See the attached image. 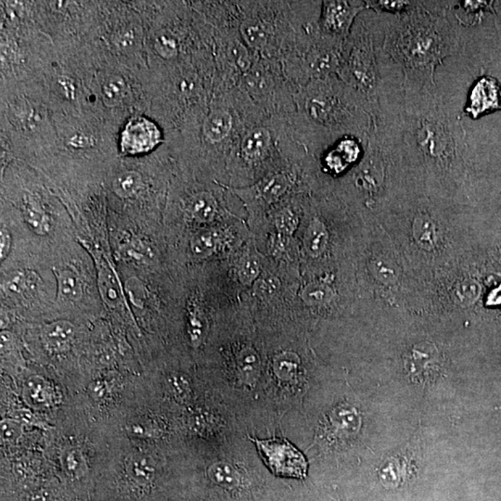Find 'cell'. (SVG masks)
Listing matches in <instances>:
<instances>
[{
    "label": "cell",
    "mask_w": 501,
    "mask_h": 501,
    "mask_svg": "<svg viewBox=\"0 0 501 501\" xmlns=\"http://www.w3.org/2000/svg\"><path fill=\"white\" fill-rule=\"evenodd\" d=\"M366 10L365 1L327 0L321 1L318 30L323 35L345 41L361 13Z\"/></svg>",
    "instance_id": "12"
},
{
    "label": "cell",
    "mask_w": 501,
    "mask_h": 501,
    "mask_svg": "<svg viewBox=\"0 0 501 501\" xmlns=\"http://www.w3.org/2000/svg\"><path fill=\"white\" fill-rule=\"evenodd\" d=\"M310 156L295 139L288 120L266 117L245 128L226 170L237 180H250L302 163Z\"/></svg>",
    "instance_id": "6"
},
{
    "label": "cell",
    "mask_w": 501,
    "mask_h": 501,
    "mask_svg": "<svg viewBox=\"0 0 501 501\" xmlns=\"http://www.w3.org/2000/svg\"><path fill=\"white\" fill-rule=\"evenodd\" d=\"M481 286L474 279L461 281L457 287V296L461 303L465 305L474 304L481 295Z\"/></svg>",
    "instance_id": "35"
},
{
    "label": "cell",
    "mask_w": 501,
    "mask_h": 501,
    "mask_svg": "<svg viewBox=\"0 0 501 501\" xmlns=\"http://www.w3.org/2000/svg\"><path fill=\"white\" fill-rule=\"evenodd\" d=\"M154 47L157 54L165 60L175 59L180 51L178 38L170 32L161 34L155 40Z\"/></svg>",
    "instance_id": "31"
},
{
    "label": "cell",
    "mask_w": 501,
    "mask_h": 501,
    "mask_svg": "<svg viewBox=\"0 0 501 501\" xmlns=\"http://www.w3.org/2000/svg\"><path fill=\"white\" fill-rule=\"evenodd\" d=\"M173 388L176 397L185 399L189 395V388L188 382L181 376H175L173 378Z\"/></svg>",
    "instance_id": "43"
},
{
    "label": "cell",
    "mask_w": 501,
    "mask_h": 501,
    "mask_svg": "<svg viewBox=\"0 0 501 501\" xmlns=\"http://www.w3.org/2000/svg\"><path fill=\"white\" fill-rule=\"evenodd\" d=\"M29 395L33 399L34 402L43 403L46 401V389H45L44 384L42 382H32V384L29 386Z\"/></svg>",
    "instance_id": "42"
},
{
    "label": "cell",
    "mask_w": 501,
    "mask_h": 501,
    "mask_svg": "<svg viewBox=\"0 0 501 501\" xmlns=\"http://www.w3.org/2000/svg\"><path fill=\"white\" fill-rule=\"evenodd\" d=\"M259 360L254 350L247 348L240 353L238 366L245 378L249 379L250 381L255 379L259 371Z\"/></svg>",
    "instance_id": "33"
},
{
    "label": "cell",
    "mask_w": 501,
    "mask_h": 501,
    "mask_svg": "<svg viewBox=\"0 0 501 501\" xmlns=\"http://www.w3.org/2000/svg\"><path fill=\"white\" fill-rule=\"evenodd\" d=\"M296 110L289 117L292 134L310 156L345 136L368 139L373 120L362 99L338 75L315 79L298 89Z\"/></svg>",
    "instance_id": "2"
},
{
    "label": "cell",
    "mask_w": 501,
    "mask_h": 501,
    "mask_svg": "<svg viewBox=\"0 0 501 501\" xmlns=\"http://www.w3.org/2000/svg\"><path fill=\"white\" fill-rule=\"evenodd\" d=\"M208 476L215 484L226 489H233L240 482L239 474L228 463L213 464L208 471Z\"/></svg>",
    "instance_id": "27"
},
{
    "label": "cell",
    "mask_w": 501,
    "mask_h": 501,
    "mask_svg": "<svg viewBox=\"0 0 501 501\" xmlns=\"http://www.w3.org/2000/svg\"><path fill=\"white\" fill-rule=\"evenodd\" d=\"M368 139L356 136H345L324 150L316 161L323 170L331 174H340L357 165L363 157Z\"/></svg>",
    "instance_id": "13"
},
{
    "label": "cell",
    "mask_w": 501,
    "mask_h": 501,
    "mask_svg": "<svg viewBox=\"0 0 501 501\" xmlns=\"http://www.w3.org/2000/svg\"><path fill=\"white\" fill-rule=\"evenodd\" d=\"M187 208L194 220L202 223L212 222L220 211L218 198L209 191H200L191 195Z\"/></svg>",
    "instance_id": "16"
},
{
    "label": "cell",
    "mask_w": 501,
    "mask_h": 501,
    "mask_svg": "<svg viewBox=\"0 0 501 501\" xmlns=\"http://www.w3.org/2000/svg\"><path fill=\"white\" fill-rule=\"evenodd\" d=\"M260 272L259 262L257 258L246 255L242 257L238 266V275L244 284L253 283L258 278Z\"/></svg>",
    "instance_id": "36"
},
{
    "label": "cell",
    "mask_w": 501,
    "mask_h": 501,
    "mask_svg": "<svg viewBox=\"0 0 501 501\" xmlns=\"http://www.w3.org/2000/svg\"><path fill=\"white\" fill-rule=\"evenodd\" d=\"M189 334L192 341L199 342L204 336L205 324L199 308H192L189 313Z\"/></svg>",
    "instance_id": "39"
},
{
    "label": "cell",
    "mask_w": 501,
    "mask_h": 501,
    "mask_svg": "<svg viewBox=\"0 0 501 501\" xmlns=\"http://www.w3.org/2000/svg\"><path fill=\"white\" fill-rule=\"evenodd\" d=\"M58 286V296L63 302H76L82 295L80 279L69 268H55Z\"/></svg>",
    "instance_id": "19"
},
{
    "label": "cell",
    "mask_w": 501,
    "mask_h": 501,
    "mask_svg": "<svg viewBox=\"0 0 501 501\" xmlns=\"http://www.w3.org/2000/svg\"><path fill=\"white\" fill-rule=\"evenodd\" d=\"M436 221L426 213H420L413 221V235L417 244L423 249L431 250L439 242Z\"/></svg>",
    "instance_id": "18"
},
{
    "label": "cell",
    "mask_w": 501,
    "mask_h": 501,
    "mask_svg": "<svg viewBox=\"0 0 501 501\" xmlns=\"http://www.w3.org/2000/svg\"><path fill=\"white\" fill-rule=\"evenodd\" d=\"M298 364H299V360L296 356L286 353L276 358L274 368L279 376H281V378L288 379L296 373Z\"/></svg>",
    "instance_id": "37"
},
{
    "label": "cell",
    "mask_w": 501,
    "mask_h": 501,
    "mask_svg": "<svg viewBox=\"0 0 501 501\" xmlns=\"http://www.w3.org/2000/svg\"><path fill=\"white\" fill-rule=\"evenodd\" d=\"M451 10V1H418L403 14L380 15L382 51L402 75L403 104L439 96L436 68L461 49Z\"/></svg>",
    "instance_id": "1"
},
{
    "label": "cell",
    "mask_w": 501,
    "mask_h": 501,
    "mask_svg": "<svg viewBox=\"0 0 501 501\" xmlns=\"http://www.w3.org/2000/svg\"><path fill=\"white\" fill-rule=\"evenodd\" d=\"M71 143H72L73 146L75 147H85L86 146V145L89 144V141L88 139L86 138V137L76 136L73 137L72 141H71Z\"/></svg>",
    "instance_id": "46"
},
{
    "label": "cell",
    "mask_w": 501,
    "mask_h": 501,
    "mask_svg": "<svg viewBox=\"0 0 501 501\" xmlns=\"http://www.w3.org/2000/svg\"><path fill=\"white\" fill-rule=\"evenodd\" d=\"M257 287L258 294L265 297H270L278 292L279 282L276 277L266 274L258 279Z\"/></svg>",
    "instance_id": "40"
},
{
    "label": "cell",
    "mask_w": 501,
    "mask_h": 501,
    "mask_svg": "<svg viewBox=\"0 0 501 501\" xmlns=\"http://www.w3.org/2000/svg\"><path fill=\"white\" fill-rule=\"evenodd\" d=\"M126 84L119 76H110L105 81L102 94L104 102L110 106L120 104L126 95Z\"/></svg>",
    "instance_id": "30"
},
{
    "label": "cell",
    "mask_w": 501,
    "mask_h": 501,
    "mask_svg": "<svg viewBox=\"0 0 501 501\" xmlns=\"http://www.w3.org/2000/svg\"><path fill=\"white\" fill-rule=\"evenodd\" d=\"M400 160L423 166L447 178L463 170L468 150L460 115L451 112L442 97L403 104L391 121Z\"/></svg>",
    "instance_id": "3"
},
{
    "label": "cell",
    "mask_w": 501,
    "mask_h": 501,
    "mask_svg": "<svg viewBox=\"0 0 501 501\" xmlns=\"http://www.w3.org/2000/svg\"><path fill=\"white\" fill-rule=\"evenodd\" d=\"M458 8L464 12L463 17L458 19L461 23L476 25L481 21L485 12L494 14V1H456Z\"/></svg>",
    "instance_id": "25"
},
{
    "label": "cell",
    "mask_w": 501,
    "mask_h": 501,
    "mask_svg": "<svg viewBox=\"0 0 501 501\" xmlns=\"http://www.w3.org/2000/svg\"><path fill=\"white\" fill-rule=\"evenodd\" d=\"M328 232L323 221L314 218L305 233V247L311 257H316L323 255L328 244Z\"/></svg>",
    "instance_id": "21"
},
{
    "label": "cell",
    "mask_w": 501,
    "mask_h": 501,
    "mask_svg": "<svg viewBox=\"0 0 501 501\" xmlns=\"http://www.w3.org/2000/svg\"><path fill=\"white\" fill-rule=\"evenodd\" d=\"M62 463L70 476L79 477L85 473V461L78 450L67 451L63 456Z\"/></svg>",
    "instance_id": "38"
},
{
    "label": "cell",
    "mask_w": 501,
    "mask_h": 501,
    "mask_svg": "<svg viewBox=\"0 0 501 501\" xmlns=\"http://www.w3.org/2000/svg\"><path fill=\"white\" fill-rule=\"evenodd\" d=\"M501 110V86L493 76L477 78L469 92L464 113L473 119Z\"/></svg>",
    "instance_id": "14"
},
{
    "label": "cell",
    "mask_w": 501,
    "mask_h": 501,
    "mask_svg": "<svg viewBox=\"0 0 501 501\" xmlns=\"http://www.w3.org/2000/svg\"><path fill=\"white\" fill-rule=\"evenodd\" d=\"M373 274L382 283L392 284L397 279V271L390 261L384 258L374 260L371 265Z\"/></svg>",
    "instance_id": "34"
},
{
    "label": "cell",
    "mask_w": 501,
    "mask_h": 501,
    "mask_svg": "<svg viewBox=\"0 0 501 501\" xmlns=\"http://www.w3.org/2000/svg\"><path fill=\"white\" fill-rule=\"evenodd\" d=\"M321 6V1H242L240 36L258 56L282 65Z\"/></svg>",
    "instance_id": "5"
},
{
    "label": "cell",
    "mask_w": 501,
    "mask_h": 501,
    "mask_svg": "<svg viewBox=\"0 0 501 501\" xmlns=\"http://www.w3.org/2000/svg\"><path fill=\"white\" fill-rule=\"evenodd\" d=\"M220 244V234L215 231H202L192 239L191 248L195 257L207 258L218 250Z\"/></svg>",
    "instance_id": "24"
},
{
    "label": "cell",
    "mask_w": 501,
    "mask_h": 501,
    "mask_svg": "<svg viewBox=\"0 0 501 501\" xmlns=\"http://www.w3.org/2000/svg\"><path fill=\"white\" fill-rule=\"evenodd\" d=\"M23 218L34 231L38 235H47L51 229L49 216L38 202L32 198L25 200L23 205Z\"/></svg>",
    "instance_id": "20"
},
{
    "label": "cell",
    "mask_w": 501,
    "mask_h": 501,
    "mask_svg": "<svg viewBox=\"0 0 501 501\" xmlns=\"http://www.w3.org/2000/svg\"><path fill=\"white\" fill-rule=\"evenodd\" d=\"M305 161L284 166L275 172L268 174L248 188H231L228 186L226 188L231 189L234 194L236 192L250 205L277 204L289 196L300 185V170H302Z\"/></svg>",
    "instance_id": "10"
},
{
    "label": "cell",
    "mask_w": 501,
    "mask_h": 501,
    "mask_svg": "<svg viewBox=\"0 0 501 501\" xmlns=\"http://www.w3.org/2000/svg\"><path fill=\"white\" fill-rule=\"evenodd\" d=\"M345 41L323 35L318 23L301 32L296 45L283 62L287 78L297 89L315 79L337 75Z\"/></svg>",
    "instance_id": "7"
},
{
    "label": "cell",
    "mask_w": 501,
    "mask_h": 501,
    "mask_svg": "<svg viewBox=\"0 0 501 501\" xmlns=\"http://www.w3.org/2000/svg\"><path fill=\"white\" fill-rule=\"evenodd\" d=\"M496 27L501 38V1H494V14Z\"/></svg>",
    "instance_id": "45"
},
{
    "label": "cell",
    "mask_w": 501,
    "mask_h": 501,
    "mask_svg": "<svg viewBox=\"0 0 501 501\" xmlns=\"http://www.w3.org/2000/svg\"><path fill=\"white\" fill-rule=\"evenodd\" d=\"M334 297V292L329 286L323 283H311L302 294L303 300L308 305H324Z\"/></svg>",
    "instance_id": "32"
},
{
    "label": "cell",
    "mask_w": 501,
    "mask_h": 501,
    "mask_svg": "<svg viewBox=\"0 0 501 501\" xmlns=\"http://www.w3.org/2000/svg\"><path fill=\"white\" fill-rule=\"evenodd\" d=\"M240 86L268 117L288 119L296 110L298 89L287 78L281 62L258 58Z\"/></svg>",
    "instance_id": "8"
},
{
    "label": "cell",
    "mask_w": 501,
    "mask_h": 501,
    "mask_svg": "<svg viewBox=\"0 0 501 501\" xmlns=\"http://www.w3.org/2000/svg\"><path fill=\"white\" fill-rule=\"evenodd\" d=\"M258 58L242 41L239 31L213 30V97L239 88Z\"/></svg>",
    "instance_id": "9"
},
{
    "label": "cell",
    "mask_w": 501,
    "mask_h": 501,
    "mask_svg": "<svg viewBox=\"0 0 501 501\" xmlns=\"http://www.w3.org/2000/svg\"><path fill=\"white\" fill-rule=\"evenodd\" d=\"M162 142V133L152 121L136 117L129 121L122 134V150L125 154H139L150 152Z\"/></svg>",
    "instance_id": "15"
},
{
    "label": "cell",
    "mask_w": 501,
    "mask_h": 501,
    "mask_svg": "<svg viewBox=\"0 0 501 501\" xmlns=\"http://www.w3.org/2000/svg\"><path fill=\"white\" fill-rule=\"evenodd\" d=\"M22 434V426L17 421L4 420L1 423V437L4 441L14 442Z\"/></svg>",
    "instance_id": "41"
},
{
    "label": "cell",
    "mask_w": 501,
    "mask_h": 501,
    "mask_svg": "<svg viewBox=\"0 0 501 501\" xmlns=\"http://www.w3.org/2000/svg\"><path fill=\"white\" fill-rule=\"evenodd\" d=\"M12 246V236L6 229L2 228L0 232V257L3 260L9 255Z\"/></svg>",
    "instance_id": "44"
},
{
    "label": "cell",
    "mask_w": 501,
    "mask_h": 501,
    "mask_svg": "<svg viewBox=\"0 0 501 501\" xmlns=\"http://www.w3.org/2000/svg\"><path fill=\"white\" fill-rule=\"evenodd\" d=\"M38 281V275L34 271H15L5 281V291L13 296H26L35 291Z\"/></svg>",
    "instance_id": "22"
},
{
    "label": "cell",
    "mask_w": 501,
    "mask_h": 501,
    "mask_svg": "<svg viewBox=\"0 0 501 501\" xmlns=\"http://www.w3.org/2000/svg\"><path fill=\"white\" fill-rule=\"evenodd\" d=\"M141 176L135 171L121 174L113 182V191L118 196L130 198L139 194L142 188Z\"/></svg>",
    "instance_id": "26"
},
{
    "label": "cell",
    "mask_w": 501,
    "mask_h": 501,
    "mask_svg": "<svg viewBox=\"0 0 501 501\" xmlns=\"http://www.w3.org/2000/svg\"><path fill=\"white\" fill-rule=\"evenodd\" d=\"M366 10H373L376 14L400 15L410 12L416 6L418 1H387V0H376V1H365Z\"/></svg>",
    "instance_id": "28"
},
{
    "label": "cell",
    "mask_w": 501,
    "mask_h": 501,
    "mask_svg": "<svg viewBox=\"0 0 501 501\" xmlns=\"http://www.w3.org/2000/svg\"><path fill=\"white\" fill-rule=\"evenodd\" d=\"M128 471L131 478L139 484H147L152 479L154 468L146 456L136 455L130 458Z\"/></svg>",
    "instance_id": "29"
},
{
    "label": "cell",
    "mask_w": 501,
    "mask_h": 501,
    "mask_svg": "<svg viewBox=\"0 0 501 501\" xmlns=\"http://www.w3.org/2000/svg\"><path fill=\"white\" fill-rule=\"evenodd\" d=\"M266 466L276 476L302 479L307 476L305 456L286 439H253Z\"/></svg>",
    "instance_id": "11"
},
{
    "label": "cell",
    "mask_w": 501,
    "mask_h": 501,
    "mask_svg": "<svg viewBox=\"0 0 501 501\" xmlns=\"http://www.w3.org/2000/svg\"><path fill=\"white\" fill-rule=\"evenodd\" d=\"M299 205L298 202H289L277 211L275 213V225L279 234L290 236L294 233L299 223Z\"/></svg>",
    "instance_id": "23"
},
{
    "label": "cell",
    "mask_w": 501,
    "mask_h": 501,
    "mask_svg": "<svg viewBox=\"0 0 501 501\" xmlns=\"http://www.w3.org/2000/svg\"><path fill=\"white\" fill-rule=\"evenodd\" d=\"M364 12L358 16L342 46L337 75L362 99L375 128L394 118L403 104H394L388 100L381 16Z\"/></svg>",
    "instance_id": "4"
},
{
    "label": "cell",
    "mask_w": 501,
    "mask_h": 501,
    "mask_svg": "<svg viewBox=\"0 0 501 501\" xmlns=\"http://www.w3.org/2000/svg\"><path fill=\"white\" fill-rule=\"evenodd\" d=\"M75 329L69 321H58L45 327L43 339L49 349L62 351L69 347Z\"/></svg>",
    "instance_id": "17"
}]
</instances>
